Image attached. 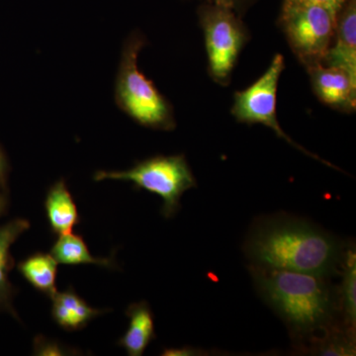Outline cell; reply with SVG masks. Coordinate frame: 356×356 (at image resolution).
I'll list each match as a JSON object with an SVG mask.
<instances>
[{"label":"cell","instance_id":"30bf717a","mask_svg":"<svg viewBox=\"0 0 356 356\" xmlns=\"http://www.w3.org/2000/svg\"><path fill=\"white\" fill-rule=\"evenodd\" d=\"M51 299V317L65 331H79L106 312L89 306L72 287L65 291H57Z\"/></svg>","mask_w":356,"mask_h":356},{"label":"cell","instance_id":"277c9868","mask_svg":"<svg viewBox=\"0 0 356 356\" xmlns=\"http://www.w3.org/2000/svg\"><path fill=\"white\" fill-rule=\"evenodd\" d=\"M95 181L112 179L132 182L163 199L161 215L175 216L185 191L196 187V179L184 154L156 156L136 163L127 170H98Z\"/></svg>","mask_w":356,"mask_h":356},{"label":"cell","instance_id":"ba28073f","mask_svg":"<svg viewBox=\"0 0 356 356\" xmlns=\"http://www.w3.org/2000/svg\"><path fill=\"white\" fill-rule=\"evenodd\" d=\"M314 92L332 108L351 113L356 106V81L343 69L316 64L307 67Z\"/></svg>","mask_w":356,"mask_h":356},{"label":"cell","instance_id":"3957f363","mask_svg":"<svg viewBox=\"0 0 356 356\" xmlns=\"http://www.w3.org/2000/svg\"><path fill=\"white\" fill-rule=\"evenodd\" d=\"M146 44V38L139 32L132 33L124 42L115 83V102L143 127L172 131L177 126L172 104L138 65Z\"/></svg>","mask_w":356,"mask_h":356},{"label":"cell","instance_id":"5b68a950","mask_svg":"<svg viewBox=\"0 0 356 356\" xmlns=\"http://www.w3.org/2000/svg\"><path fill=\"white\" fill-rule=\"evenodd\" d=\"M337 15L312 2H283L280 24L293 53L304 67L320 64L334 41Z\"/></svg>","mask_w":356,"mask_h":356},{"label":"cell","instance_id":"9a60e30c","mask_svg":"<svg viewBox=\"0 0 356 356\" xmlns=\"http://www.w3.org/2000/svg\"><path fill=\"white\" fill-rule=\"evenodd\" d=\"M18 271L35 289L51 297L57 293L58 261L50 254L37 252L20 261Z\"/></svg>","mask_w":356,"mask_h":356},{"label":"cell","instance_id":"44dd1931","mask_svg":"<svg viewBox=\"0 0 356 356\" xmlns=\"http://www.w3.org/2000/svg\"><path fill=\"white\" fill-rule=\"evenodd\" d=\"M8 207V197H7L6 191L0 189V217L4 215Z\"/></svg>","mask_w":356,"mask_h":356},{"label":"cell","instance_id":"ffe728a7","mask_svg":"<svg viewBox=\"0 0 356 356\" xmlns=\"http://www.w3.org/2000/svg\"><path fill=\"white\" fill-rule=\"evenodd\" d=\"M163 355L170 356H189V355H203V351L200 350H196V348H170V350H165L163 351Z\"/></svg>","mask_w":356,"mask_h":356},{"label":"cell","instance_id":"e0dca14e","mask_svg":"<svg viewBox=\"0 0 356 356\" xmlns=\"http://www.w3.org/2000/svg\"><path fill=\"white\" fill-rule=\"evenodd\" d=\"M34 351L36 355H64L67 350L65 346L49 341L44 337H36L34 343Z\"/></svg>","mask_w":356,"mask_h":356},{"label":"cell","instance_id":"7a4b0ae2","mask_svg":"<svg viewBox=\"0 0 356 356\" xmlns=\"http://www.w3.org/2000/svg\"><path fill=\"white\" fill-rule=\"evenodd\" d=\"M250 270L259 295L297 337L334 327L341 308L329 277L254 266Z\"/></svg>","mask_w":356,"mask_h":356},{"label":"cell","instance_id":"5bb4252c","mask_svg":"<svg viewBox=\"0 0 356 356\" xmlns=\"http://www.w3.org/2000/svg\"><path fill=\"white\" fill-rule=\"evenodd\" d=\"M51 254L58 264L67 266H81V264H95L106 268H116L114 257H96L89 252L83 236L74 233L58 236V238L51 248Z\"/></svg>","mask_w":356,"mask_h":356},{"label":"cell","instance_id":"ac0fdd59","mask_svg":"<svg viewBox=\"0 0 356 356\" xmlns=\"http://www.w3.org/2000/svg\"><path fill=\"white\" fill-rule=\"evenodd\" d=\"M346 1V0H284V2H312V3L321 4L337 13H339Z\"/></svg>","mask_w":356,"mask_h":356},{"label":"cell","instance_id":"4fadbf2b","mask_svg":"<svg viewBox=\"0 0 356 356\" xmlns=\"http://www.w3.org/2000/svg\"><path fill=\"white\" fill-rule=\"evenodd\" d=\"M126 315L130 323L127 332L121 337L118 344L125 348L130 356L143 355L147 346L156 337L153 312L147 302H140L129 306Z\"/></svg>","mask_w":356,"mask_h":356},{"label":"cell","instance_id":"9c48e42d","mask_svg":"<svg viewBox=\"0 0 356 356\" xmlns=\"http://www.w3.org/2000/svg\"><path fill=\"white\" fill-rule=\"evenodd\" d=\"M334 39L322 64L343 69L356 81V0H346L339 11Z\"/></svg>","mask_w":356,"mask_h":356},{"label":"cell","instance_id":"6da1fadb","mask_svg":"<svg viewBox=\"0 0 356 356\" xmlns=\"http://www.w3.org/2000/svg\"><path fill=\"white\" fill-rule=\"evenodd\" d=\"M344 245L306 220L273 217L252 227L245 243L252 266L330 277L339 273Z\"/></svg>","mask_w":356,"mask_h":356},{"label":"cell","instance_id":"7c38bea8","mask_svg":"<svg viewBox=\"0 0 356 356\" xmlns=\"http://www.w3.org/2000/svg\"><path fill=\"white\" fill-rule=\"evenodd\" d=\"M44 209L55 235L72 233L81 222L76 203L64 179L58 180L49 188L44 199Z\"/></svg>","mask_w":356,"mask_h":356},{"label":"cell","instance_id":"7402d4cb","mask_svg":"<svg viewBox=\"0 0 356 356\" xmlns=\"http://www.w3.org/2000/svg\"><path fill=\"white\" fill-rule=\"evenodd\" d=\"M209 3L219 4V6H224L231 7V8H235L241 0H208Z\"/></svg>","mask_w":356,"mask_h":356},{"label":"cell","instance_id":"52a82bcc","mask_svg":"<svg viewBox=\"0 0 356 356\" xmlns=\"http://www.w3.org/2000/svg\"><path fill=\"white\" fill-rule=\"evenodd\" d=\"M284 57L280 54L274 56L268 69L255 81L252 86L242 91H236L234 95V103L231 113L240 123L261 124L270 128L278 138L286 140L291 146L296 147L302 153L317 159L325 165L337 168L327 161H323L316 154L307 151L305 147L300 146L282 130L277 119L276 112V95L278 83L283 70H284Z\"/></svg>","mask_w":356,"mask_h":356},{"label":"cell","instance_id":"8fae6325","mask_svg":"<svg viewBox=\"0 0 356 356\" xmlns=\"http://www.w3.org/2000/svg\"><path fill=\"white\" fill-rule=\"evenodd\" d=\"M30 228L25 219H14L0 226V311H6L18 320L13 306L14 288L9 280V273L13 266L10 248L23 233Z\"/></svg>","mask_w":356,"mask_h":356},{"label":"cell","instance_id":"2e32d148","mask_svg":"<svg viewBox=\"0 0 356 356\" xmlns=\"http://www.w3.org/2000/svg\"><path fill=\"white\" fill-rule=\"evenodd\" d=\"M341 271L343 281L337 290L339 308L343 312L344 325L355 331L356 324V254L355 248H348L344 254Z\"/></svg>","mask_w":356,"mask_h":356},{"label":"cell","instance_id":"d6986e66","mask_svg":"<svg viewBox=\"0 0 356 356\" xmlns=\"http://www.w3.org/2000/svg\"><path fill=\"white\" fill-rule=\"evenodd\" d=\"M8 161L3 149L0 147V189L6 191L7 177H8Z\"/></svg>","mask_w":356,"mask_h":356},{"label":"cell","instance_id":"8992f818","mask_svg":"<svg viewBox=\"0 0 356 356\" xmlns=\"http://www.w3.org/2000/svg\"><path fill=\"white\" fill-rule=\"evenodd\" d=\"M198 15L211 79L218 84L228 86L238 56L250 39L247 28L231 7L204 4Z\"/></svg>","mask_w":356,"mask_h":356}]
</instances>
